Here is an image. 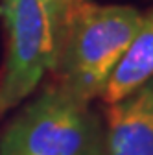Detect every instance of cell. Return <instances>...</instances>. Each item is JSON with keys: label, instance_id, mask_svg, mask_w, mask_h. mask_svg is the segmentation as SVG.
I'll list each match as a JSON object with an SVG mask.
<instances>
[{"label": "cell", "instance_id": "1", "mask_svg": "<svg viewBox=\"0 0 153 155\" xmlns=\"http://www.w3.org/2000/svg\"><path fill=\"white\" fill-rule=\"evenodd\" d=\"M140 17L142 13L133 6H103L83 0L67 21L54 68L55 83L81 102L90 104L100 98L140 24Z\"/></svg>", "mask_w": 153, "mask_h": 155}, {"label": "cell", "instance_id": "2", "mask_svg": "<svg viewBox=\"0 0 153 155\" xmlns=\"http://www.w3.org/2000/svg\"><path fill=\"white\" fill-rule=\"evenodd\" d=\"M76 8L68 9L50 0H0L8 37L0 70V114L24 102L43 78L54 72L67 21Z\"/></svg>", "mask_w": 153, "mask_h": 155}, {"label": "cell", "instance_id": "3", "mask_svg": "<svg viewBox=\"0 0 153 155\" xmlns=\"http://www.w3.org/2000/svg\"><path fill=\"white\" fill-rule=\"evenodd\" d=\"M105 126L90 104L55 81L8 124L0 155H103Z\"/></svg>", "mask_w": 153, "mask_h": 155}, {"label": "cell", "instance_id": "4", "mask_svg": "<svg viewBox=\"0 0 153 155\" xmlns=\"http://www.w3.org/2000/svg\"><path fill=\"white\" fill-rule=\"evenodd\" d=\"M103 155H153V78L109 105Z\"/></svg>", "mask_w": 153, "mask_h": 155}, {"label": "cell", "instance_id": "5", "mask_svg": "<svg viewBox=\"0 0 153 155\" xmlns=\"http://www.w3.org/2000/svg\"><path fill=\"white\" fill-rule=\"evenodd\" d=\"M153 78V8L140 17V24L133 35L120 63L112 70L100 98L111 105L137 91Z\"/></svg>", "mask_w": 153, "mask_h": 155}, {"label": "cell", "instance_id": "6", "mask_svg": "<svg viewBox=\"0 0 153 155\" xmlns=\"http://www.w3.org/2000/svg\"><path fill=\"white\" fill-rule=\"evenodd\" d=\"M50 2H54V4H57V6H63V8H76L78 4H81L83 0H50Z\"/></svg>", "mask_w": 153, "mask_h": 155}]
</instances>
